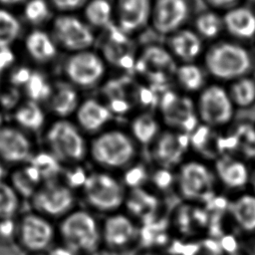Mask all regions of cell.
<instances>
[{"instance_id":"d6a6232c","label":"cell","mask_w":255,"mask_h":255,"mask_svg":"<svg viewBox=\"0 0 255 255\" xmlns=\"http://www.w3.org/2000/svg\"><path fill=\"white\" fill-rule=\"evenodd\" d=\"M28 163L36 170L43 183L60 179L64 168V165L47 149L36 150Z\"/></svg>"},{"instance_id":"4316f807","label":"cell","mask_w":255,"mask_h":255,"mask_svg":"<svg viewBox=\"0 0 255 255\" xmlns=\"http://www.w3.org/2000/svg\"><path fill=\"white\" fill-rule=\"evenodd\" d=\"M127 213L133 219L147 221L156 216L160 207L158 196L144 187H138L128 190L127 198L125 201Z\"/></svg>"},{"instance_id":"f6af8a7d","label":"cell","mask_w":255,"mask_h":255,"mask_svg":"<svg viewBox=\"0 0 255 255\" xmlns=\"http://www.w3.org/2000/svg\"><path fill=\"white\" fill-rule=\"evenodd\" d=\"M17 65V54L12 46H0V78Z\"/></svg>"},{"instance_id":"4dcf8cb0","label":"cell","mask_w":255,"mask_h":255,"mask_svg":"<svg viewBox=\"0 0 255 255\" xmlns=\"http://www.w3.org/2000/svg\"><path fill=\"white\" fill-rule=\"evenodd\" d=\"M114 2L110 0H89L83 8V19L92 27L107 29L114 24Z\"/></svg>"},{"instance_id":"ab89813d","label":"cell","mask_w":255,"mask_h":255,"mask_svg":"<svg viewBox=\"0 0 255 255\" xmlns=\"http://www.w3.org/2000/svg\"><path fill=\"white\" fill-rule=\"evenodd\" d=\"M89 173L90 172L85 169L82 163L67 165L63 168L60 180L74 191L77 189L81 190L89 176Z\"/></svg>"},{"instance_id":"bcb514c9","label":"cell","mask_w":255,"mask_h":255,"mask_svg":"<svg viewBox=\"0 0 255 255\" xmlns=\"http://www.w3.org/2000/svg\"><path fill=\"white\" fill-rule=\"evenodd\" d=\"M17 218L0 219V243L8 244L16 241L17 237Z\"/></svg>"},{"instance_id":"f5cc1de1","label":"cell","mask_w":255,"mask_h":255,"mask_svg":"<svg viewBox=\"0 0 255 255\" xmlns=\"http://www.w3.org/2000/svg\"><path fill=\"white\" fill-rule=\"evenodd\" d=\"M136 255H160V254L153 249H143Z\"/></svg>"},{"instance_id":"ffe728a7","label":"cell","mask_w":255,"mask_h":255,"mask_svg":"<svg viewBox=\"0 0 255 255\" xmlns=\"http://www.w3.org/2000/svg\"><path fill=\"white\" fill-rule=\"evenodd\" d=\"M217 183L237 193L244 191L250 184L251 169L244 160L224 154L219 156L213 166Z\"/></svg>"},{"instance_id":"74e56055","label":"cell","mask_w":255,"mask_h":255,"mask_svg":"<svg viewBox=\"0 0 255 255\" xmlns=\"http://www.w3.org/2000/svg\"><path fill=\"white\" fill-rule=\"evenodd\" d=\"M21 31V22L12 9L0 6V46H12Z\"/></svg>"},{"instance_id":"484cf974","label":"cell","mask_w":255,"mask_h":255,"mask_svg":"<svg viewBox=\"0 0 255 255\" xmlns=\"http://www.w3.org/2000/svg\"><path fill=\"white\" fill-rule=\"evenodd\" d=\"M224 31L238 41L255 38V12L246 6L238 5L223 14Z\"/></svg>"},{"instance_id":"60d3db41","label":"cell","mask_w":255,"mask_h":255,"mask_svg":"<svg viewBox=\"0 0 255 255\" xmlns=\"http://www.w3.org/2000/svg\"><path fill=\"white\" fill-rule=\"evenodd\" d=\"M23 93L20 89L8 85L0 90V109L2 112L13 113L23 102Z\"/></svg>"},{"instance_id":"db71d44e","label":"cell","mask_w":255,"mask_h":255,"mask_svg":"<svg viewBox=\"0 0 255 255\" xmlns=\"http://www.w3.org/2000/svg\"><path fill=\"white\" fill-rule=\"evenodd\" d=\"M4 114L5 113L2 112L0 109V128L5 125V115Z\"/></svg>"},{"instance_id":"7a4b0ae2","label":"cell","mask_w":255,"mask_h":255,"mask_svg":"<svg viewBox=\"0 0 255 255\" xmlns=\"http://www.w3.org/2000/svg\"><path fill=\"white\" fill-rule=\"evenodd\" d=\"M205 71L220 82H229L250 75L251 53L237 41H216L203 54Z\"/></svg>"},{"instance_id":"83f0119b","label":"cell","mask_w":255,"mask_h":255,"mask_svg":"<svg viewBox=\"0 0 255 255\" xmlns=\"http://www.w3.org/2000/svg\"><path fill=\"white\" fill-rule=\"evenodd\" d=\"M12 116L15 126L28 133H35L46 128L47 113L42 104L24 99Z\"/></svg>"},{"instance_id":"3957f363","label":"cell","mask_w":255,"mask_h":255,"mask_svg":"<svg viewBox=\"0 0 255 255\" xmlns=\"http://www.w3.org/2000/svg\"><path fill=\"white\" fill-rule=\"evenodd\" d=\"M57 230L61 244L78 255L94 254L103 244L102 223L89 209H74L60 220Z\"/></svg>"},{"instance_id":"816d5d0a","label":"cell","mask_w":255,"mask_h":255,"mask_svg":"<svg viewBox=\"0 0 255 255\" xmlns=\"http://www.w3.org/2000/svg\"><path fill=\"white\" fill-rule=\"evenodd\" d=\"M249 186H251V188H252L251 191L255 193V167L253 169H251V176H250Z\"/></svg>"},{"instance_id":"8d00e7d4","label":"cell","mask_w":255,"mask_h":255,"mask_svg":"<svg viewBox=\"0 0 255 255\" xmlns=\"http://www.w3.org/2000/svg\"><path fill=\"white\" fill-rule=\"evenodd\" d=\"M53 11L48 0H28L22 6V16L33 28H40L51 20Z\"/></svg>"},{"instance_id":"9c48e42d","label":"cell","mask_w":255,"mask_h":255,"mask_svg":"<svg viewBox=\"0 0 255 255\" xmlns=\"http://www.w3.org/2000/svg\"><path fill=\"white\" fill-rule=\"evenodd\" d=\"M51 35L59 49L70 54L91 50L97 41L94 28L75 14H58L51 21Z\"/></svg>"},{"instance_id":"44dd1931","label":"cell","mask_w":255,"mask_h":255,"mask_svg":"<svg viewBox=\"0 0 255 255\" xmlns=\"http://www.w3.org/2000/svg\"><path fill=\"white\" fill-rule=\"evenodd\" d=\"M113 116L114 114L106 103L95 98H88L81 102L74 117L76 125L83 132L96 135L108 128Z\"/></svg>"},{"instance_id":"6da1fadb","label":"cell","mask_w":255,"mask_h":255,"mask_svg":"<svg viewBox=\"0 0 255 255\" xmlns=\"http://www.w3.org/2000/svg\"><path fill=\"white\" fill-rule=\"evenodd\" d=\"M129 132L121 128H106L89 142V157L107 171L126 170L134 163L137 147Z\"/></svg>"},{"instance_id":"8992f818","label":"cell","mask_w":255,"mask_h":255,"mask_svg":"<svg viewBox=\"0 0 255 255\" xmlns=\"http://www.w3.org/2000/svg\"><path fill=\"white\" fill-rule=\"evenodd\" d=\"M217 184L213 170L200 159H185L175 172V188L187 202L206 200Z\"/></svg>"},{"instance_id":"52a82bcc","label":"cell","mask_w":255,"mask_h":255,"mask_svg":"<svg viewBox=\"0 0 255 255\" xmlns=\"http://www.w3.org/2000/svg\"><path fill=\"white\" fill-rule=\"evenodd\" d=\"M107 65L103 56L92 49L72 53L64 62L65 80L79 90H92L104 81Z\"/></svg>"},{"instance_id":"f907efd6","label":"cell","mask_w":255,"mask_h":255,"mask_svg":"<svg viewBox=\"0 0 255 255\" xmlns=\"http://www.w3.org/2000/svg\"><path fill=\"white\" fill-rule=\"evenodd\" d=\"M6 166L7 165L0 160V181L7 180V176H9V172Z\"/></svg>"},{"instance_id":"ee69618b","label":"cell","mask_w":255,"mask_h":255,"mask_svg":"<svg viewBox=\"0 0 255 255\" xmlns=\"http://www.w3.org/2000/svg\"><path fill=\"white\" fill-rule=\"evenodd\" d=\"M53 10L59 14H74L83 10L89 0H48Z\"/></svg>"},{"instance_id":"5bb4252c","label":"cell","mask_w":255,"mask_h":255,"mask_svg":"<svg viewBox=\"0 0 255 255\" xmlns=\"http://www.w3.org/2000/svg\"><path fill=\"white\" fill-rule=\"evenodd\" d=\"M139 225L127 212L108 214L102 223L103 244L114 251H122L137 241Z\"/></svg>"},{"instance_id":"8fae6325","label":"cell","mask_w":255,"mask_h":255,"mask_svg":"<svg viewBox=\"0 0 255 255\" xmlns=\"http://www.w3.org/2000/svg\"><path fill=\"white\" fill-rule=\"evenodd\" d=\"M57 235L52 220L34 210L18 216L16 242L28 253L49 251Z\"/></svg>"},{"instance_id":"ac0fdd59","label":"cell","mask_w":255,"mask_h":255,"mask_svg":"<svg viewBox=\"0 0 255 255\" xmlns=\"http://www.w3.org/2000/svg\"><path fill=\"white\" fill-rule=\"evenodd\" d=\"M152 0H115L114 24L132 36L150 24Z\"/></svg>"},{"instance_id":"603a6c76","label":"cell","mask_w":255,"mask_h":255,"mask_svg":"<svg viewBox=\"0 0 255 255\" xmlns=\"http://www.w3.org/2000/svg\"><path fill=\"white\" fill-rule=\"evenodd\" d=\"M81 102L79 89L64 79L54 82L52 94L46 104L48 111L56 119H69L75 116Z\"/></svg>"},{"instance_id":"9f6ffc18","label":"cell","mask_w":255,"mask_h":255,"mask_svg":"<svg viewBox=\"0 0 255 255\" xmlns=\"http://www.w3.org/2000/svg\"><path fill=\"white\" fill-rule=\"evenodd\" d=\"M0 90H1V87H0Z\"/></svg>"},{"instance_id":"11a10c76","label":"cell","mask_w":255,"mask_h":255,"mask_svg":"<svg viewBox=\"0 0 255 255\" xmlns=\"http://www.w3.org/2000/svg\"><path fill=\"white\" fill-rule=\"evenodd\" d=\"M28 255H49L47 252H38V253H28Z\"/></svg>"},{"instance_id":"7dc6e473","label":"cell","mask_w":255,"mask_h":255,"mask_svg":"<svg viewBox=\"0 0 255 255\" xmlns=\"http://www.w3.org/2000/svg\"><path fill=\"white\" fill-rule=\"evenodd\" d=\"M213 10L228 11L240 4L241 0H204Z\"/></svg>"},{"instance_id":"7bdbcfd3","label":"cell","mask_w":255,"mask_h":255,"mask_svg":"<svg viewBox=\"0 0 255 255\" xmlns=\"http://www.w3.org/2000/svg\"><path fill=\"white\" fill-rule=\"evenodd\" d=\"M33 70L34 69L26 65H16L7 75L8 85L16 87L22 91V88L29 80Z\"/></svg>"},{"instance_id":"2e32d148","label":"cell","mask_w":255,"mask_h":255,"mask_svg":"<svg viewBox=\"0 0 255 255\" xmlns=\"http://www.w3.org/2000/svg\"><path fill=\"white\" fill-rule=\"evenodd\" d=\"M106 37L103 41L102 56L107 64L115 65L120 69H133L138 53L131 36L121 31L115 24L105 29Z\"/></svg>"},{"instance_id":"f35d334b","label":"cell","mask_w":255,"mask_h":255,"mask_svg":"<svg viewBox=\"0 0 255 255\" xmlns=\"http://www.w3.org/2000/svg\"><path fill=\"white\" fill-rule=\"evenodd\" d=\"M22 197L8 180L0 181V219L17 218Z\"/></svg>"},{"instance_id":"d6986e66","label":"cell","mask_w":255,"mask_h":255,"mask_svg":"<svg viewBox=\"0 0 255 255\" xmlns=\"http://www.w3.org/2000/svg\"><path fill=\"white\" fill-rule=\"evenodd\" d=\"M163 121L170 126V129L183 131L185 128H194L197 119L194 103L175 93L163 94L159 104Z\"/></svg>"},{"instance_id":"836d02e7","label":"cell","mask_w":255,"mask_h":255,"mask_svg":"<svg viewBox=\"0 0 255 255\" xmlns=\"http://www.w3.org/2000/svg\"><path fill=\"white\" fill-rule=\"evenodd\" d=\"M53 85L54 82L45 73L39 70H33L29 80L22 88V93L26 100L46 104L52 94Z\"/></svg>"},{"instance_id":"d590c367","label":"cell","mask_w":255,"mask_h":255,"mask_svg":"<svg viewBox=\"0 0 255 255\" xmlns=\"http://www.w3.org/2000/svg\"><path fill=\"white\" fill-rule=\"evenodd\" d=\"M228 93L235 108L248 109L255 105V78L248 75L230 83Z\"/></svg>"},{"instance_id":"f1b7e54d","label":"cell","mask_w":255,"mask_h":255,"mask_svg":"<svg viewBox=\"0 0 255 255\" xmlns=\"http://www.w3.org/2000/svg\"><path fill=\"white\" fill-rule=\"evenodd\" d=\"M128 132L136 143L152 144L161 132L160 122L148 112L139 113L130 120Z\"/></svg>"},{"instance_id":"b9f144b4","label":"cell","mask_w":255,"mask_h":255,"mask_svg":"<svg viewBox=\"0 0 255 255\" xmlns=\"http://www.w3.org/2000/svg\"><path fill=\"white\" fill-rule=\"evenodd\" d=\"M149 177L145 168L141 165L131 164L125 170L124 177L121 178L126 187H129V189L142 187L143 183Z\"/></svg>"},{"instance_id":"e0dca14e","label":"cell","mask_w":255,"mask_h":255,"mask_svg":"<svg viewBox=\"0 0 255 255\" xmlns=\"http://www.w3.org/2000/svg\"><path fill=\"white\" fill-rule=\"evenodd\" d=\"M188 137L183 131L174 129L164 130L159 133L151 144V154L158 167L172 169L178 167L184 160Z\"/></svg>"},{"instance_id":"1f68e13d","label":"cell","mask_w":255,"mask_h":255,"mask_svg":"<svg viewBox=\"0 0 255 255\" xmlns=\"http://www.w3.org/2000/svg\"><path fill=\"white\" fill-rule=\"evenodd\" d=\"M174 80L186 93H199L205 85V74L195 63H181L177 66Z\"/></svg>"},{"instance_id":"ba28073f","label":"cell","mask_w":255,"mask_h":255,"mask_svg":"<svg viewBox=\"0 0 255 255\" xmlns=\"http://www.w3.org/2000/svg\"><path fill=\"white\" fill-rule=\"evenodd\" d=\"M195 108L197 118L210 128H219L229 125L236 109L228 90L218 84L206 85L198 93Z\"/></svg>"},{"instance_id":"30bf717a","label":"cell","mask_w":255,"mask_h":255,"mask_svg":"<svg viewBox=\"0 0 255 255\" xmlns=\"http://www.w3.org/2000/svg\"><path fill=\"white\" fill-rule=\"evenodd\" d=\"M177 66L176 60L167 48L148 45L138 51L133 69L153 88L162 87L174 80Z\"/></svg>"},{"instance_id":"f546056e","label":"cell","mask_w":255,"mask_h":255,"mask_svg":"<svg viewBox=\"0 0 255 255\" xmlns=\"http://www.w3.org/2000/svg\"><path fill=\"white\" fill-rule=\"evenodd\" d=\"M7 180L22 198L26 197L29 199H31L41 184H43L38 173L29 163L15 167L9 173Z\"/></svg>"},{"instance_id":"cb8c5ba5","label":"cell","mask_w":255,"mask_h":255,"mask_svg":"<svg viewBox=\"0 0 255 255\" xmlns=\"http://www.w3.org/2000/svg\"><path fill=\"white\" fill-rule=\"evenodd\" d=\"M167 49L181 63H194L203 53V40L193 30L182 28L168 38Z\"/></svg>"},{"instance_id":"c3c4849f","label":"cell","mask_w":255,"mask_h":255,"mask_svg":"<svg viewBox=\"0 0 255 255\" xmlns=\"http://www.w3.org/2000/svg\"><path fill=\"white\" fill-rule=\"evenodd\" d=\"M49 255H78L76 252L71 250L70 248L66 247L63 244H60L58 246H53L49 251Z\"/></svg>"},{"instance_id":"5b68a950","label":"cell","mask_w":255,"mask_h":255,"mask_svg":"<svg viewBox=\"0 0 255 255\" xmlns=\"http://www.w3.org/2000/svg\"><path fill=\"white\" fill-rule=\"evenodd\" d=\"M81 193L90 210L108 215L124 207L128 190L121 178L98 169L89 173Z\"/></svg>"},{"instance_id":"681fc988","label":"cell","mask_w":255,"mask_h":255,"mask_svg":"<svg viewBox=\"0 0 255 255\" xmlns=\"http://www.w3.org/2000/svg\"><path fill=\"white\" fill-rule=\"evenodd\" d=\"M28 0H0V6L8 9H12L14 7L23 6Z\"/></svg>"},{"instance_id":"4fadbf2b","label":"cell","mask_w":255,"mask_h":255,"mask_svg":"<svg viewBox=\"0 0 255 255\" xmlns=\"http://www.w3.org/2000/svg\"><path fill=\"white\" fill-rule=\"evenodd\" d=\"M36 152L30 133L15 125L0 128V160L6 165L27 164Z\"/></svg>"},{"instance_id":"e575fe53","label":"cell","mask_w":255,"mask_h":255,"mask_svg":"<svg viewBox=\"0 0 255 255\" xmlns=\"http://www.w3.org/2000/svg\"><path fill=\"white\" fill-rule=\"evenodd\" d=\"M193 30L202 40H216L224 31L223 17L215 10L203 11L194 18Z\"/></svg>"},{"instance_id":"9a60e30c","label":"cell","mask_w":255,"mask_h":255,"mask_svg":"<svg viewBox=\"0 0 255 255\" xmlns=\"http://www.w3.org/2000/svg\"><path fill=\"white\" fill-rule=\"evenodd\" d=\"M190 13L189 0H152L150 24L156 33L170 36L184 28Z\"/></svg>"},{"instance_id":"7402d4cb","label":"cell","mask_w":255,"mask_h":255,"mask_svg":"<svg viewBox=\"0 0 255 255\" xmlns=\"http://www.w3.org/2000/svg\"><path fill=\"white\" fill-rule=\"evenodd\" d=\"M23 49L27 57L37 65H47L55 60L59 47L50 32L32 28L23 39Z\"/></svg>"},{"instance_id":"7c38bea8","label":"cell","mask_w":255,"mask_h":255,"mask_svg":"<svg viewBox=\"0 0 255 255\" xmlns=\"http://www.w3.org/2000/svg\"><path fill=\"white\" fill-rule=\"evenodd\" d=\"M34 211L60 220L76 209V191L60 179L44 182L31 197Z\"/></svg>"},{"instance_id":"277c9868","label":"cell","mask_w":255,"mask_h":255,"mask_svg":"<svg viewBox=\"0 0 255 255\" xmlns=\"http://www.w3.org/2000/svg\"><path fill=\"white\" fill-rule=\"evenodd\" d=\"M46 149L64 166L80 164L89 156V142L84 132L70 119H55L44 131Z\"/></svg>"},{"instance_id":"d4e9b609","label":"cell","mask_w":255,"mask_h":255,"mask_svg":"<svg viewBox=\"0 0 255 255\" xmlns=\"http://www.w3.org/2000/svg\"><path fill=\"white\" fill-rule=\"evenodd\" d=\"M228 213L235 227L245 234H255V193L242 191L228 203Z\"/></svg>"}]
</instances>
